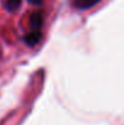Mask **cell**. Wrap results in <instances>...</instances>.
I'll return each mask as SVG.
<instances>
[{"instance_id":"1","label":"cell","mask_w":124,"mask_h":125,"mask_svg":"<svg viewBox=\"0 0 124 125\" xmlns=\"http://www.w3.org/2000/svg\"><path fill=\"white\" fill-rule=\"evenodd\" d=\"M44 23V15L41 11H35L31 15L29 18V26L32 28V31H40Z\"/></svg>"},{"instance_id":"2","label":"cell","mask_w":124,"mask_h":125,"mask_svg":"<svg viewBox=\"0 0 124 125\" xmlns=\"http://www.w3.org/2000/svg\"><path fill=\"white\" fill-rule=\"evenodd\" d=\"M40 39H41L40 31H32L31 33L26 34L24 38H23L24 42H26L28 46H34V45H37L38 42H40Z\"/></svg>"},{"instance_id":"3","label":"cell","mask_w":124,"mask_h":125,"mask_svg":"<svg viewBox=\"0 0 124 125\" xmlns=\"http://www.w3.org/2000/svg\"><path fill=\"white\" fill-rule=\"evenodd\" d=\"M100 0H72V5L76 9L79 10H86L90 9L91 6H94L95 4H97Z\"/></svg>"},{"instance_id":"4","label":"cell","mask_w":124,"mask_h":125,"mask_svg":"<svg viewBox=\"0 0 124 125\" xmlns=\"http://www.w3.org/2000/svg\"><path fill=\"white\" fill-rule=\"evenodd\" d=\"M21 2H22V0H6L5 1V9L10 12H13L21 6Z\"/></svg>"},{"instance_id":"5","label":"cell","mask_w":124,"mask_h":125,"mask_svg":"<svg viewBox=\"0 0 124 125\" xmlns=\"http://www.w3.org/2000/svg\"><path fill=\"white\" fill-rule=\"evenodd\" d=\"M31 4H33V5H40L41 2H43V0H28Z\"/></svg>"}]
</instances>
